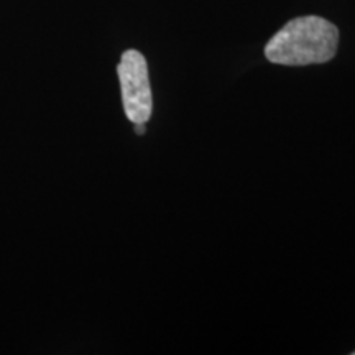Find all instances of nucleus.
Segmentation results:
<instances>
[{
    "instance_id": "f257e3e1",
    "label": "nucleus",
    "mask_w": 355,
    "mask_h": 355,
    "mask_svg": "<svg viewBox=\"0 0 355 355\" xmlns=\"http://www.w3.org/2000/svg\"><path fill=\"white\" fill-rule=\"evenodd\" d=\"M339 30L322 17L293 19L270 38L265 56L270 63L308 66L331 61L337 53Z\"/></svg>"
},
{
    "instance_id": "7ed1b4c3",
    "label": "nucleus",
    "mask_w": 355,
    "mask_h": 355,
    "mask_svg": "<svg viewBox=\"0 0 355 355\" xmlns=\"http://www.w3.org/2000/svg\"><path fill=\"white\" fill-rule=\"evenodd\" d=\"M135 125V132L139 133V135H144L146 132V123H133Z\"/></svg>"
},
{
    "instance_id": "20e7f679",
    "label": "nucleus",
    "mask_w": 355,
    "mask_h": 355,
    "mask_svg": "<svg viewBox=\"0 0 355 355\" xmlns=\"http://www.w3.org/2000/svg\"><path fill=\"white\" fill-rule=\"evenodd\" d=\"M354 355H355V352H354Z\"/></svg>"
},
{
    "instance_id": "f03ea898",
    "label": "nucleus",
    "mask_w": 355,
    "mask_h": 355,
    "mask_svg": "<svg viewBox=\"0 0 355 355\" xmlns=\"http://www.w3.org/2000/svg\"><path fill=\"white\" fill-rule=\"evenodd\" d=\"M122 89V102L132 123H146L152 117L153 99L145 56L137 50H127L117 66Z\"/></svg>"
}]
</instances>
